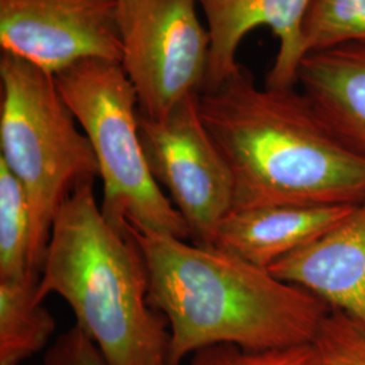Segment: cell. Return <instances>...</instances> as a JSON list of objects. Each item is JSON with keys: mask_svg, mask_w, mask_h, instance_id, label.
I'll return each instance as SVG.
<instances>
[{"mask_svg": "<svg viewBox=\"0 0 365 365\" xmlns=\"http://www.w3.org/2000/svg\"><path fill=\"white\" fill-rule=\"evenodd\" d=\"M197 107L232 173V210L364 202L365 157L297 87H259L241 66Z\"/></svg>", "mask_w": 365, "mask_h": 365, "instance_id": "cell-1", "label": "cell"}, {"mask_svg": "<svg viewBox=\"0 0 365 365\" xmlns=\"http://www.w3.org/2000/svg\"><path fill=\"white\" fill-rule=\"evenodd\" d=\"M126 233L144 256L150 303L168 322L170 365L214 345L265 352L313 344L330 313L303 288L221 249Z\"/></svg>", "mask_w": 365, "mask_h": 365, "instance_id": "cell-2", "label": "cell"}, {"mask_svg": "<svg viewBox=\"0 0 365 365\" xmlns=\"http://www.w3.org/2000/svg\"><path fill=\"white\" fill-rule=\"evenodd\" d=\"M58 295L107 365H170L165 317L149 299L144 256L106 220L93 182L58 210L38 282L39 300Z\"/></svg>", "mask_w": 365, "mask_h": 365, "instance_id": "cell-3", "label": "cell"}, {"mask_svg": "<svg viewBox=\"0 0 365 365\" xmlns=\"http://www.w3.org/2000/svg\"><path fill=\"white\" fill-rule=\"evenodd\" d=\"M0 96V160L26 191L31 262L41 274L58 210L80 185L95 182L99 165L54 75L1 52Z\"/></svg>", "mask_w": 365, "mask_h": 365, "instance_id": "cell-4", "label": "cell"}, {"mask_svg": "<svg viewBox=\"0 0 365 365\" xmlns=\"http://www.w3.org/2000/svg\"><path fill=\"white\" fill-rule=\"evenodd\" d=\"M54 78L98 160L106 220L120 233L130 227L191 241L182 214L148 165L138 98L120 63L84 60Z\"/></svg>", "mask_w": 365, "mask_h": 365, "instance_id": "cell-5", "label": "cell"}, {"mask_svg": "<svg viewBox=\"0 0 365 365\" xmlns=\"http://www.w3.org/2000/svg\"><path fill=\"white\" fill-rule=\"evenodd\" d=\"M197 6V0H118L119 63L145 117H167L205 87L210 38Z\"/></svg>", "mask_w": 365, "mask_h": 365, "instance_id": "cell-6", "label": "cell"}, {"mask_svg": "<svg viewBox=\"0 0 365 365\" xmlns=\"http://www.w3.org/2000/svg\"><path fill=\"white\" fill-rule=\"evenodd\" d=\"M140 133L148 165L182 214L191 242L212 248L218 227L233 209V179L206 129L197 95L167 117L140 113Z\"/></svg>", "mask_w": 365, "mask_h": 365, "instance_id": "cell-7", "label": "cell"}, {"mask_svg": "<svg viewBox=\"0 0 365 365\" xmlns=\"http://www.w3.org/2000/svg\"><path fill=\"white\" fill-rule=\"evenodd\" d=\"M118 0H0V46L57 75L78 61H120Z\"/></svg>", "mask_w": 365, "mask_h": 365, "instance_id": "cell-8", "label": "cell"}, {"mask_svg": "<svg viewBox=\"0 0 365 365\" xmlns=\"http://www.w3.org/2000/svg\"><path fill=\"white\" fill-rule=\"evenodd\" d=\"M209 31V68L205 87L210 91L238 71L237 52L256 27L268 26L279 39V51L265 84L294 88L307 51L303 24L310 0H197Z\"/></svg>", "mask_w": 365, "mask_h": 365, "instance_id": "cell-9", "label": "cell"}, {"mask_svg": "<svg viewBox=\"0 0 365 365\" xmlns=\"http://www.w3.org/2000/svg\"><path fill=\"white\" fill-rule=\"evenodd\" d=\"M268 271L365 330V200L334 227L276 261Z\"/></svg>", "mask_w": 365, "mask_h": 365, "instance_id": "cell-10", "label": "cell"}, {"mask_svg": "<svg viewBox=\"0 0 365 365\" xmlns=\"http://www.w3.org/2000/svg\"><path fill=\"white\" fill-rule=\"evenodd\" d=\"M356 205H269L232 210L214 248L268 269L345 220Z\"/></svg>", "mask_w": 365, "mask_h": 365, "instance_id": "cell-11", "label": "cell"}, {"mask_svg": "<svg viewBox=\"0 0 365 365\" xmlns=\"http://www.w3.org/2000/svg\"><path fill=\"white\" fill-rule=\"evenodd\" d=\"M297 86L330 129L365 157V41L307 53Z\"/></svg>", "mask_w": 365, "mask_h": 365, "instance_id": "cell-12", "label": "cell"}, {"mask_svg": "<svg viewBox=\"0 0 365 365\" xmlns=\"http://www.w3.org/2000/svg\"><path fill=\"white\" fill-rule=\"evenodd\" d=\"M39 274L0 280V365H21L42 351L56 321L38 298Z\"/></svg>", "mask_w": 365, "mask_h": 365, "instance_id": "cell-13", "label": "cell"}, {"mask_svg": "<svg viewBox=\"0 0 365 365\" xmlns=\"http://www.w3.org/2000/svg\"><path fill=\"white\" fill-rule=\"evenodd\" d=\"M33 217L26 191L0 160V280L39 274L31 262Z\"/></svg>", "mask_w": 365, "mask_h": 365, "instance_id": "cell-14", "label": "cell"}, {"mask_svg": "<svg viewBox=\"0 0 365 365\" xmlns=\"http://www.w3.org/2000/svg\"><path fill=\"white\" fill-rule=\"evenodd\" d=\"M303 36L307 53L365 41V0H310Z\"/></svg>", "mask_w": 365, "mask_h": 365, "instance_id": "cell-15", "label": "cell"}, {"mask_svg": "<svg viewBox=\"0 0 365 365\" xmlns=\"http://www.w3.org/2000/svg\"><path fill=\"white\" fill-rule=\"evenodd\" d=\"M314 344L321 365H365V330L345 314L330 310Z\"/></svg>", "mask_w": 365, "mask_h": 365, "instance_id": "cell-16", "label": "cell"}, {"mask_svg": "<svg viewBox=\"0 0 365 365\" xmlns=\"http://www.w3.org/2000/svg\"><path fill=\"white\" fill-rule=\"evenodd\" d=\"M191 365H321V359L314 342L265 352L214 345L194 353Z\"/></svg>", "mask_w": 365, "mask_h": 365, "instance_id": "cell-17", "label": "cell"}, {"mask_svg": "<svg viewBox=\"0 0 365 365\" xmlns=\"http://www.w3.org/2000/svg\"><path fill=\"white\" fill-rule=\"evenodd\" d=\"M43 364L107 365L96 345L76 325L53 342Z\"/></svg>", "mask_w": 365, "mask_h": 365, "instance_id": "cell-18", "label": "cell"}]
</instances>
